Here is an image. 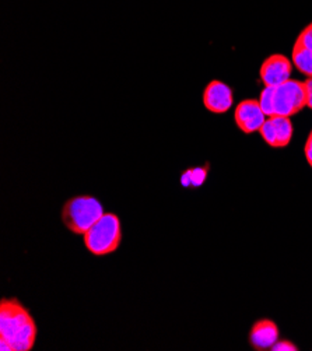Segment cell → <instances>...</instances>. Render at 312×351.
<instances>
[{"label":"cell","mask_w":312,"mask_h":351,"mask_svg":"<svg viewBox=\"0 0 312 351\" xmlns=\"http://www.w3.org/2000/svg\"><path fill=\"white\" fill-rule=\"evenodd\" d=\"M293 64L300 73L305 75L307 77H312V51L307 49L301 44L296 41L293 53H291Z\"/></svg>","instance_id":"obj_9"},{"label":"cell","mask_w":312,"mask_h":351,"mask_svg":"<svg viewBox=\"0 0 312 351\" xmlns=\"http://www.w3.org/2000/svg\"><path fill=\"white\" fill-rule=\"evenodd\" d=\"M259 133L262 136V138L265 142L273 147V149H279V145H277V132L274 128V123L272 121V118H266L265 123L262 125V128L259 129Z\"/></svg>","instance_id":"obj_12"},{"label":"cell","mask_w":312,"mask_h":351,"mask_svg":"<svg viewBox=\"0 0 312 351\" xmlns=\"http://www.w3.org/2000/svg\"><path fill=\"white\" fill-rule=\"evenodd\" d=\"M293 63L282 53H274L266 58L261 66V80L265 87H277L290 80Z\"/></svg>","instance_id":"obj_5"},{"label":"cell","mask_w":312,"mask_h":351,"mask_svg":"<svg viewBox=\"0 0 312 351\" xmlns=\"http://www.w3.org/2000/svg\"><path fill=\"white\" fill-rule=\"evenodd\" d=\"M102 216V204L93 196H75L62 207V223L77 235H84Z\"/></svg>","instance_id":"obj_2"},{"label":"cell","mask_w":312,"mask_h":351,"mask_svg":"<svg viewBox=\"0 0 312 351\" xmlns=\"http://www.w3.org/2000/svg\"><path fill=\"white\" fill-rule=\"evenodd\" d=\"M279 328L270 319H261L254 324L250 333V343L255 350H272L279 340Z\"/></svg>","instance_id":"obj_8"},{"label":"cell","mask_w":312,"mask_h":351,"mask_svg":"<svg viewBox=\"0 0 312 351\" xmlns=\"http://www.w3.org/2000/svg\"><path fill=\"white\" fill-rule=\"evenodd\" d=\"M274 117H293L308 105V93L305 82L287 80L282 86L274 87Z\"/></svg>","instance_id":"obj_4"},{"label":"cell","mask_w":312,"mask_h":351,"mask_svg":"<svg viewBox=\"0 0 312 351\" xmlns=\"http://www.w3.org/2000/svg\"><path fill=\"white\" fill-rule=\"evenodd\" d=\"M304 153H305V158H307L308 164H309L311 168H312V140H311V138H307V143H305V147H304Z\"/></svg>","instance_id":"obj_15"},{"label":"cell","mask_w":312,"mask_h":351,"mask_svg":"<svg viewBox=\"0 0 312 351\" xmlns=\"http://www.w3.org/2000/svg\"><path fill=\"white\" fill-rule=\"evenodd\" d=\"M234 102L232 90L220 80H213L206 86L203 93V104L207 111L213 114H226Z\"/></svg>","instance_id":"obj_7"},{"label":"cell","mask_w":312,"mask_h":351,"mask_svg":"<svg viewBox=\"0 0 312 351\" xmlns=\"http://www.w3.org/2000/svg\"><path fill=\"white\" fill-rule=\"evenodd\" d=\"M305 86H307V93H308V105H307V107L312 110V77H308V80H305Z\"/></svg>","instance_id":"obj_16"},{"label":"cell","mask_w":312,"mask_h":351,"mask_svg":"<svg viewBox=\"0 0 312 351\" xmlns=\"http://www.w3.org/2000/svg\"><path fill=\"white\" fill-rule=\"evenodd\" d=\"M297 43L312 51V23H309L297 37Z\"/></svg>","instance_id":"obj_13"},{"label":"cell","mask_w":312,"mask_h":351,"mask_svg":"<svg viewBox=\"0 0 312 351\" xmlns=\"http://www.w3.org/2000/svg\"><path fill=\"white\" fill-rule=\"evenodd\" d=\"M266 115L262 111L259 101L256 99H244L241 101L234 111V119L239 130L247 134L259 132L262 125L266 121Z\"/></svg>","instance_id":"obj_6"},{"label":"cell","mask_w":312,"mask_h":351,"mask_svg":"<svg viewBox=\"0 0 312 351\" xmlns=\"http://www.w3.org/2000/svg\"><path fill=\"white\" fill-rule=\"evenodd\" d=\"M83 237L87 251L93 255L106 256L114 254L122 242L121 220L114 213H104Z\"/></svg>","instance_id":"obj_3"},{"label":"cell","mask_w":312,"mask_h":351,"mask_svg":"<svg viewBox=\"0 0 312 351\" xmlns=\"http://www.w3.org/2000/svg\"><path fill=\"white\" fill-rule=\"evenodd\" d=\"M308 138H311V140H312V130H311V133H309V136H308Z\"/></svg>","instance_id":"obj_17"},{"label":"cell","mask_w":312,"mask_h":351,"mask_svg":"<svg viewBox=\"0 0 312 351\" xmlns=\"http://www.w3.org/2000/svg\"><path fill=\"white\" fill-rule=\"evenodd\" d=\"M276 132H277V145H279V149L287 147L293 138V123L289 117H270Z\"/></svg>","instance_id":"obj_10"},{"label":"cell","mask_w":312,"mask_h":351,"mask_svg":"<svg viewBox=\"0 0 312 351\" xmlns=\"http://www.w3.org/2000/svg\"><path fill=\"white\" fill-rule=\"evenodd\" d=\"M36 339L37 325L29 311L16 298L0 301V350L29 351Z\"/></svg>","instance_id":"obj_1"},{"label":"cell","mask_w":312,"mask_h":351,"mask_svg":"<svg viewBox=\"0 0 312 351\" xmlns=\"http://www.w3.org/2000/svg\"><path fill=\"white\" fill-rule=\"evenodd\" d=\"M273 351H297V346L289 340H277L276 344L272 347Z\"/></svg>","instance_id":"obj_14"},{"label":"cell","mask_w":312,"mask_h":351,"mask_svg":"<svg viewBox=\"0 0 312 351\" xmlns=\"http://www.w3.org/2000/svg\"><path fill=\"white\" fill-rule=\"evenodd\" d=\"M273 97H274V87H265L259 95V105L262 111L267 118L274 117V105H273Z\"/></svg>","instance_id":"obj_11"}]
</instances>
